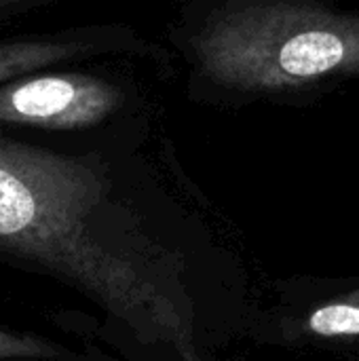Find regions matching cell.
I'll use <instances>...</instances> for the list:
<instances>
[{
	"label": "cell",
	"mask_w": 359,
	"mask_h": 361,
	"mask_svg": "<svg viewBox=\"0 0 359 361\" xmlns=\"http://www.w3.org/2000/svg\"><path fill=\"white\" fill-rule=\"evenodd\" d=\"M148 53L161 59L165 55L159 47L146 44L135 32L127 27H95L83 30L78 34L47 36V38H28L0 44V82H11L40 68L83 59L99 53Z\"/></svg>",
	"instance_id": "cell-5"
},
{
	"label": "cell",
	"mask_w": 359,
	"mask_h": 361,
	"mask_svg": "<svg viewBox=\"0 0 359 361\" xmlns=\"http://www.w3.org/2000/svg\"><path fill=\"white\" fill-rule=\"evenodd\" d=\"M199 102L307 99L359 78V8L336 0H190L171 30Z\"/></svg>",
	"instance_id": "cell-2"
},
{
	"label": "cell",
	"mask_w": 359,
	"mask_h": 361,
	"mask_svg": "<svg viewBox=\"0 0 359 361\" xmlns=\"http://www.w3.org/2000/svg\"><path fill=\"white\" fill-rule=\"evenodd\" d=\"M127 104L121 85L85 72L21 76L0 87V123L72 131L102 125Z\"/></svg>",
	"instance_id": "cell-3"
},
{
	"label": "cell",
	"mask_w": 359,
	"mask_h": 361,
	"mask_svg": "<svg viewBox=\"0 0 359 361\" xmlns=\"http://www.w3.org/2000/svg\"><path fill=\"white\" fill-rule=\"evenodd\" d=\"M271 328L277 343L288 347L359 353V279L326 281L309 294H292Z\"/></svg>",
	"instance_id": "cell-4"
},
{
	"label": "cell",
	"mask_w": 359,
	"mask_h": 361,
	"mask_svg": "<svg viewBox=\"0 0 359 361\" xmlns=\"http://www.w3.org/2000/svg\"><path fill=\"white\" fill-rule=\"evenodd\" d=\"M0 250L68 281L144 345L199 360L195 311L171 254L114 199L95 157L0 135Z\"/></svg>",
	"instance_id": "cell-1"
},
{
	"label": "cell",
	"mask_w": 359,
	"mask_h": 361,
	"mask_svg": "<svg viewBox=\"0 0 359 361\" xmlns=\"http://www.w3.org/2000/svg\"><path fill=\"white\" fill-rule=\"evenodd\" d=\"M25 0H0V8H6V6H15V4H21Z\"/></svg>",
	"instance_id": "cell-7"
},
{
	"label": "cell",
	"mask_w": 359,
	"mask_h": 361,
	"mask_svg": "<svg viewBox=\"0 0 359 361\" xmlns=\"http://www.w3.org/2000/svg\"><path fill=\"white\" fill-rule=\"evenodd\" d=\"M70 357L63 349H57L53 343L30 336L0 330V360H59Z\"/></svg>",
	"instance_id": "cell-6"
}]
</instances>
